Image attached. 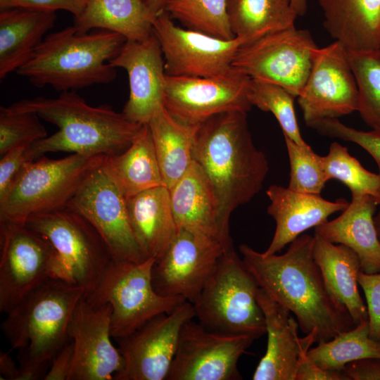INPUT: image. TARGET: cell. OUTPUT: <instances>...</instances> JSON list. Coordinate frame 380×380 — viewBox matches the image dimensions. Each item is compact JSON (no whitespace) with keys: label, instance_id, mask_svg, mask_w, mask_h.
I'll use <instances>...</instances> for the list:
<instances>
[{"label":"cell","instance_id":"obj_1","mask_svg":"<svg viewBox=\"0 0 380 380\" xmlns=\"http://www.w3.org/2000/svg\"><path fill=\"white\" fill-rule=\"evenodd\" d=\"M314 236L300 234L281 255H265L246 244L239 252L259 287L293 312L305 334L327 342L355 327L348 312L328 293L313 255Z\"/></svg>","mask_w":380,"mask_h":380},{"label":"cell","instance_id":"obj_2","mask_svg":"<svg viewBox=\"0 0 380 380\" xmlns=\"http://www.w3.org/2000/svg\"><path fill=\"white\" fill-rule=\"evenodd\" d=\"M193 158L215 194L220 242L224 250L233 248L231 214L260 192L269 171L265 154L253 141L247 113H224L201 123L195 137Z\"/></svg>","mask_w":380,"mask_h":380},{"label":"cell","instance_id":"obj_3","mask_svg":"<svg viewBox=\"0 0 380 380\" xmlns=\"http://www.w3.org/2000/svg\"><path fill=\"white\" fill-rule=\"evenodd\" d=\"M8 107L34 111L58 128L27 147L30 161L58 151L104 156L119 154L132 143L143 125L130 121L108 105H89L75 91H62L56 98L24 99Z\"/></svg>","mask_w":380,"mask_h":380},{"label":"cell","instance_id":"obj_4","mask_svg":"<svg viewBox=\"0 0 380 380\" xmlns=\"http://www.w3.org/2000/svg\"><path fill=\"white\" fill-rule=\"evenodd\" d=\"M127 39L105 30L80 33L74 25L46 35L27 63L16 71L34 86L75 91L116 77L109 64Z\"/></svg>","mask_w":380,"mask_h":380},{"label":"cell","instance_id":"obj_5","mask_svg":"<svg viewBox=\"0 0 380 380\" xmlns=\"http://www.w3.org/2000/svg\"><path fill=\"white\" fill-rule=\"evenodd\" d=\"M82 287L57 278L46 280L8 313L1 329L19 362L51 363L69 338L68 326Z\"/></svg>","mask_w":380,"mask_h":380},{"label":"cell","instance_id":"obj_6","mask_svg":"<svg viewBox=\"0 0 380 380\" xmlns=\"http://www.w3.org/2000/svg\"><path fill=\"white\" fill-rule=\"evenodd\" d=\"M258 289L234 247L227 249L193 304L195 318L209 330L258 339L266 334Z\"/></svg>","mask_w":380,"mask_h":380},{"label":"cell","instance_id":"obj_7","mask_svg":"<svg viewBox=\"0 0 380 380\" xmlns=\"http://www.w3.org/2000/svg\"><path fill=\"white\" fill-rule=\"evenodd\" d=\"M104 156L79 153L27 162L0 200V220L25 222L32 216L65 208Z\"/></svg>","mask_w":380,"mask_h":380},{"label":"cell","instance_id":"obj_8","mask_svg":"<svg viewBox=\"0 0 380 380\" xmlns=\"http://www.w3.org/2000/svg\"><path fill=\"white\" fill-rule=\"evenodd\" d=\"M156 260L141 262L113 260L103 273L94 291L84 297L93 305H111V336L127 335L149 319L170 313L185 300L165 297L156 292L152 269Z\"/></svg>","mask_w":380,"mask_h":380},{"label":"cell","instance_id":"obj_9","mask_svg":"<svg viewBox=\"0 0 380 380\" xmlns=\"http://www.w3.org/2000/svg\"><path fill=\"white\" fill-rule=\"evenodd\" d=\"M24 223L56 251L61 279L84 289V296L91 293L113 258L90 222L66 207L32 216Z\"/></svg>","mask_w":380,"mask_h":380},{"label":"cell","instance_id":"obj_10","mask_svg":"<svg viewBox=\"0 0 380 380\" xmlns=\"http://www.w3.org/2000/svg\"><path fill=\"white\" fill-rule=\"evenodd\" d=\"M53 278L61 279L60 267L50 243L24 222L0 220V312Z\"/></svg>","mask_w":380,"mask_h":380},{"label":"cell","instance_id":"obj_11","mask_svg":"<svg viewBox=\"0 0 380 380\" xmlns=\"http://www.w3.org/2000/svg\"><path fill=\"white\" fill-rule=\"evenodd\" d=\"M318 48L308 30L293 27L243 44L232 65L253 80L281 86L297 98Z\"/></svg>","mask_w":380,"mask_h":380},{"label":"cell","instance_id":"obj_12","mask_svg":"<svg viewBox=\"0 0 380 380\" xmlns=\"http://www.w3.org/2000/svg\"><path fill=\"white\" fill-rule=\"evenodd\" d=\"M166 75V74H165ZM251 78L234 67L208 77L165 76L164 107L180 122L198 125L224 113H248Z\"/></svg>","mask_w":380,"mask_h":380},{"label":"cell","instance_id":"obj_13","mask_svg":"<svg viewBox=\"0 0 380 380\" xmlns=\"http://www.w3.org/2000/svg\"><path fill=\"white\" fill-rule=\"evenodd\" d=\"M195 318L194 305L184 301L124 336L115 338L122 367L114 380H166L183 325Z\"/></svg>","mask_w":380,"mask_h":380},{"label":"cell","instance_id":"obj_14","mask_svg":"<svg viewBox=\"0 0 380 380\" xmlns=\"http://www.w3.org/2000/svg\"><path fill=\"white\" fill-rule=\"evenodd\" d=\"M254 339L211 331L194 319L182 327L166 380H238L240 357Z\"/></svg>","mask_w":380,"mask_h":380},{"label":"cell","instance_id":"obj_15","mask_svg":"<svg viewBox=\"0 0 380 380\" xmlns=\"http://www.w3.org/2000/svg\"><path fill=\"white\" fill-rule=\"evenodd\" d=\"M67 207L90 222L113 260L141 262L148 259L132 229L126 198L107 174L103 163L87 177Z\"/></svg>","mask_w":380,"mask_h":380},{"label":"cell","instance_id":"obj_16","mask_svg":"<svg viewBox=\"0 0 380 380\" xmlns=\"http://www.w3.org/2000/svg\"><path fill=\"white\" fill-rule=\"evenodd\" d=\"M153 32L163 54L165 72L172 77H208L232 69L233 59L243 44L236 37L222 39L179 27L167 12L158 13Z\"/></svg>","mask_w":380,"mask_h":380},{"label":"cell","instance_id":"obj_17","mask_svg":"<svg viewBox=\"0 0 380 380\" xmlns=\"http://www.w3.org/2000/svg\"><path fill=\"white\" fill-rule=\"evenodd\" d=\"M297 99L307 125L357 111V84L348 51L340 42L317 49L307 82Z\"/></svg>","mask_w":380,"mask_h":380},{"label":"cell","instance_id":"obj_18","mask_svg":"<svg viewBox=\"0 0 380 380\" xmlns=\"http://www.w3.org/2000/svg\"><path fill=\"white\" fill-rule=\"evenodd\" d=\"M224 251L217 240L179 229L153 265L152 284L156 292L195 303Z\"/></svg>","mask_w":380,"mask_h":380},{"label":"cell","instance_id":"obj_19","mask_svg":"<svg viewBox=\"0 0 380 380\" xmlns=\"http://www.w3.org/2000/svg\"><path fill=\"white\" fill-rule=\"evenodd\" d=\"M111 305H93L84 296L72 315L68 336L74 343L69 380H112L122 367V357L110 341Z\"/></svg>","mask_w":380,"mask_h":380},{"label":"cell","instance_id":"obj_20","mask_svg":"<svg viewBox=\"0 0 380 380\" xmlns=\"http://www.w3.org/2000/svg\"><path fill=\"white\" fill-rule=\"evenodd\" d=\"M126 70L129 95L122 114L130 121L144 125L164 107L165 61L153 32L143 41L127 40L108 61Z\"/></svg>","mask_w":380,"mask_h":380},{"label":"cell","instance_id":"obj_21","mask_svg":"<svg viewBox=\"0 0 380 380\" xmlns=\"http://www.w3.org/2000/svg\"><path fill=\"white\" fill-rule=\"evenodd\" d=\"M257 300L262 310L267 334L266 353L253 375V380H296L302 356L316 343L313 333L299 337L298 323L291 312L259 287Z\"/></svg>","mask_w":380,"mask_h":380},{"label":"cell","instance_id":"obj_22","mask_svg":"<svg viewBox=\"0 0 380 380\" xmlns=\"http://www.w3.org/2000/svg\"><path fill=\"white\" fill-rule=\"evenodd\" d=\"M266 194L270 201L267 213L275 220L276 228L263 252L265 255L279 252L303 232L324 223L331 215L349 205L344 198L330 201L320 194L297 192L276 184L270 186Z\"/></svg>","mask_w":380,"mask_h":380},{"label":"cell","instance_id":"obj_23","mask_svg":"<svg viewBox=\"0 0 380 380\" xmlns=\"http://www.w3.org/2000/svg\"><path fill=\"white\" fill-rule=\"evenodd\" d=\"M377 206L370 195L353 196L337 218L316 227L315 234L353 250L359 257L361 271L380 272V241L374 223Z\"/></svg>","mask_w":380,"mask_h":380},{"label":"cell","instance_id":"obj_24","mask_svg":"<svg viewBox=\"0 0 380 380\" xmlns=\"http://www.w3.org/2000/svg\"><path fill=\"white\" fill-rule=\"evenodd\" d=\"M313 255L331 298L347 310L355 326L367 321V309L357 288L361 265L356 253L315 234Z\"/></svg>","mask_w":380,"mask_h":380},{"label":"cell","instance_id":"obj_25","mask_svg":"<svg viewBox=\"0 0 380 380\" xmlns=\"http://www.w3.org/2000/svg\"><path fill=\"white\" fill-rule=\"evenodd\" d=\"M129 223L146 258L158 260L176 237L169 189L154 187L126 199Z\"/></svg>","mask_w":380,"mask_h":380},{"label":"cell","instance_id":"obj_26","mask_svg":"<svg viewBox=\"0 0 380 380\" xmlns=\"http://www.w3.org/2000/svg\"><path fill=\"white\" fill-rule=\"evenodd\" d=\"M323 26L348 51L380 49V0H317Z\"/></svg>","mask_w":380,"mask_h":380},{"label":"cell","instance_id":"obj_27","mask_svg":"<svg viewBox=\"0 0 380 380\" xmlns=\"http://www.w3.org/2000/svg\"><path fill=\"white\" fill-rule=\"evenodd\" d=\"M169 190L178 230L184 229L220 242L216 198L210 183L199 165L194 160Z\"/></svg>","mask_w":380,"mask_h":380},{"label":"cell","instance_id":"obj_28","mask_svg":"<svg viewBox=\"0 0 380 380\" xmlns=\"http://www.w3.org/2000/svg\"><path fill=\"white\" fill-rule=\"evenodd\" d=\"M55 12L10 8L0 13V79L28 61L53 26Z\"/></svg>","mask_w":380,"mask_h":380},{"label":"cell","instance_id":"obj_29","mask_svg":"<svg viewBox=\"0 0 380 380\" xmlns=\"http://www.w3.org/2000/svg\"><path fill=\"white\" fill-rule=\"evenodd\" d=\"M103 166L126 199L164 185L148 124L124 151L104 156Z\"/></svg>","mask_w":380,"mask_h":380},{"label":"cell","instance_id":"obj_30","mask_svg":"<svg viewBox=\"0 0 380 380\" xmlns=\"http://www.w3.org/2000/svg\"><path fill=\"white\" fill-rule=\"evenodd\" d=\"M156 16L144 0H86L74 26L80 33L92 29L118 33L129 41H143L153 33Z\"/></svg>","mask_w":380,"mask_h":380},{"label":"cell","instance_id":"obj_31","mask_svg":"<svg viewBox=\"0 0 380 380\" xmlns=\"http://www.w3.org/2000/svg\"><path fill=\"white\" fill-rule=\"evenodd\" d=\"M148 125L164 185L170 189L194 162L195 137L200 125L180 122L163 107Z\"/></svg>","mask_w":380,"mask_h":380},{"label":"cell","instance_id":"obj_32","mask_svg":"<svg viewBox=\"0 0 380 380\" xmlns=\"http://www.w3.org/2000/svg\"><path fill=\"white\" fill-rule=\"evenodd\" d=\"M231 29L243 44L293 27L297 14L290 0H227Z\"/></svg>","mask_w":380,"mask_h":380},{"label":"cell","instance_id":"obj_33","mask_svg":"<svg viewBox=\"0 0 380 380\" xmlns=\"http://www.w3.org/2000/svg\"><path fill=\"white\" fill-rule=\"evenodd\" d=\"M307 355L321 368L343 372L349 362L368 357L380 358V341L370 336L367 320L327 342L318 343L308 350Z\"/></svg>","mask_w":380,"mask_h":380},{"label":"cell","instance_id":"obj_34","mask_svg":"<svg viewBox=\"0 0 380 380\" xmlns=\"http://www.w3.org/2000/svg\"><path fill=\"white\" fill-rule=\"evenodd\" d=\"M165 11L185 27L222 39L235 38L227 13V0H172Z\"/></svg>","mask_w":380,"mask_h":380},{"label":"cell","instance_id":"obj_35","mask_svg":"<svg viewBox=\"0 0 380 380\" xmlns=\"http://www.w3.org/2000/svg\"><path fill=\"white\" fill-rule=\"evenodd\" d=\"M348 56L358 88L357 111L372 130L380 132V49L348 51Z\"/></svg>","mask_w":380,"mask_h":380},{"label":"cell","instance_id":"obj_36","mask_svg":"<svg viewBox=\"0 0 380 380\" xmlns=\"http://www.w3.org/2000/svg\"><path fill=\"white\" fill-rule=\"evenodd\" d=\"M322 158L329 180L335 179L343 183L350 189L352 196L370 195L375 197L380 186L379 175L366 170L348 153L346 147L334 141L331 144L328 154Z\"/></svg>","mask_w":380,"mask_h":380},{"label":"cell","instance_id":"obj_37","mask_svg":"<svg viewBox=\"0 0 380 380\" xmlns=\"http://www.w3.org/2000/svg\"><path fill=\"white\" fill-rule=\"evenodd\" d=\"M248 99L252 106L274 115L284 137L300 145L307 144L300 134L295 114L296 97L289 91L274 84L251 79Z\"/></svg>","mask_w":380,"mask_h":380},{"label":"cell","instance_id":"obj_38","mask_svg":"<svg viewBox=\"0 0 380 380\" xmlns=\"http://www.w3.org/2000/svg\"><path fill=\"white\" fill-rule=\"evenodd\" d=\"M290 162L288 188L297 192L320 194L329 180L324 171L322 156L308 144L300 145L284 137Z\"/></svg>","mask_w":380,"mask_h":380},{"label":"cell","instance_id":"obj_39","mask_svg":"<svg viewBox=\"0 0 380 380\" xmlns=\"http://www.w3.org/2000/svg\"><path fill=\"white\" fill-rule=\"evenodd\" d=\"M47 132L34 111L0 107V155L19 146L30 145L46 137Z\"/></svg>","mask_w":380,"mask_h":380},{"label":"cell","instance_id":"obj_40","mask_svg":"<svg viewBox=\"0 0 380 380\" xmlns=\"http://www.w3.org/2000/svg\"><path fill=\"white\" fill-rule=\"evenodd\" d=\"M319 134L334 137L356 144L365 149L374 160L379 167L380 177V132L374 130L365 132L348 127L337 118L323 119L308 125ZM380 206V186L374 197Z\"/></svg>","mask_w":380,"mask_h":380},{"label":"cell","instance_id":"obj_41","mask_svg":"<svg viewBox=\"0 0 380 380\" xmlns=\"http://www.w3.org/2000/svg\"><path fill=\"white\" fill-rule=\"evenodd\" d=\"M357 282L367 300L369 335L380 341V272L367 274L360 271Z\"/></svg>","mask_w":380,"mask_h":380},{"label":"cell","instance_id":"obj_42","mask_svg":"<svg viewBox=\"0 0 380 380\" xmlns=\"http://www.w3.org/2000/svg\"><path fill=\"white\" fill-rule=\"evenodd\" d=\"M29 146L15 147L1 156L0 200L4 198L25 164L30 161L27 156V148Z\"/></svg>","mask_w":380,"mask_h":380},{"label":"cell","instance_id":"obj_43","mask_svg":"<svg viewBox=\"0 0 380 380\" xmlns=\"http://www.w3.org/2000/svg\"><path fill=\"white\" fill-rule=\"evenodd\" d=\"M85 5L86 0H11L0 8H24L47 12L64 10L72 13L75 18L82 13Z\"/></svg>","mask_w":380,"mask_h":380},{"label":"cell","instance_id":"obj_44","mask_svg":"<svg viewBox=\"0 0 380 380\" xmlns=\"http://www.w3.org/2000/svg\"><path fill=\"white\" fill-rule=\"evenodd\" d=\"M74 343L68 338L53 356L44 380H69L74 360Z\"/></svg>","mask_w":380,"mask_h":380},{"label":"cell","instance_id":"obj_45","mask_svg":"<svg viewBox=\"0 0 380 380\" xmlns=\"http://www.w3.org/2000/svg\"><path fill=\"white\" fill-rule=\"evenodd\" d=\"M305 353L300 361L296 380H349L343 372L321 368Z\"/></svg>","mask_w":380,"mask_h":380},{"label":"cell","instance_id":"obj_46","mask_svg":"<svg viewBox=\"0 0 380 380\" xmlns=\"http://www.w3.org/2000/svg\"><path fill=\"white\" fill-rule=\"evenodd\" d=\"M349 380H380V358H363L348 363L343 369Z\"/></svg>","mask_w":380,"mask_h":380},{"label":"cell","instance_id":"obj_47","mask_svg":"<svg viewBox=\"0 0 380 380\" xmlns=\"http://www.w3.org/2000/svg\"><path fill=\"white\" fill-rule=\"evenodd\" d=\"M1 379L17 380L19 369L9 353L0 352Z\"/></svg>","mask_w":380,"mask_h":380},{"label":"cell","instance_id":"obj_48","mask_svg":"<svg viewBox=\"0 0 380 380\" xmlns=\"http://www.w3.org/2000/svg\"><path fill=\"white\" fill-rule=\"evenodd\" d=\"M172 0H144L149 11L155 16L165 11L166 6Z\"/></svg>","mask_w":380,"mask_h":380},{"label":"cell","instance_id":"obj_49","mask_svg":"<svg viewBox=\"0 0 380 380\" xmlns=\"http://www.w3.org/2000/svg\"><path fill=\"white\" fill-rule=\"evenodd\" d=\"M291 4L298 16H303L308 9V0H290Z\"/></svg>","mask_w":380,"mask_h":380},{"label":"cell","instance_id":"obj_50","mask_svg":"<svg viewBox=\"0 0 380 380\" xmlns=\"http://www.w3.org/2000/svg\"><path fill=\"white\" fill-rule=\"evenodd\" d=\"M374 223L378 234V236L380 241V208L377 214L374 216Z\"/></svg>","mask_w":380,"mask_h":380},{"label":"cell","instance_id":"obj_51","mask_svg":"<svg viewBox=\"0 0 380 380\" xmlns=\"http://www.w3.org/2000/svg\"><path fill=\"white\" fill-rule=\"evenodd\" d=\"M11 0H0V8Z\"/></svg>","mask_w":380,"mask_h":380}]
</instances>
